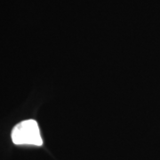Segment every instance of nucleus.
Masks as SVG:
<instances>
[{
  "mask_svg": "<svg viewBox=\"0 0 160 160\" xmlns=\"http://www.w3.org/2000/svg\"><path fill=\"white\" fill-rule=\"evenodd\" d=\"M11 137L16 145L41 146L43 144L39 126L33 119L24 120L17 124L12 131Z\"/></svg>",
  "mask_w": 160,
  "mask_h": 160,
  "instance_id": "nucleus-1",
  "label": "nucleus"
}]
</instances>
